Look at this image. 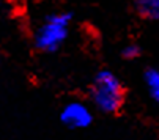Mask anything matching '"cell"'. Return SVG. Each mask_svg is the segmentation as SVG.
I'll return each instance as SVG.
<instances>
[{"mask_svg":"<svg viewBox=\"0 0 159 140\" xmlns=\"http://www.w3.org/2000/svg\"><path fill=\"white\" fill-rule=\"evenodd\" d=\"M90 96H92L93 106L107 115L117 113L125 101V90L123 84L109 69H102V71L96 73L92 82V88H90Z\"/></svg>","mask_w":159,"mask_h":140,"instance_id":"cell-1","label":"cell"},{"mask_svg":"<svg viewBox=\"0 0 159 140\" xmlns=\"http://www.w3.org/2000/svg\"><path fill=\"white\" fill-rule=\"evenodd\" d=\"M71 13H51L43 19L33 35L35 47L41 52L52 54L61 47L70 35Z\"/></svg>","mask_w":159,"mask_h":140,"instance_id":"cell-2","label":"cell"},{"mask_svg":"<svg viewBox=\"0 0 159 140\" xmlns=\"http://www.w3.org/2000/svg\"><path fill=\"white\" fill-rule=\"evenodd\" d=\"M60 121L70 129H85L93 121V112L85 102H68L60 112Z\"/></svg>","mask_w":159,"mask_h":140,"instance_id":"cell-3","label":"cell"},{"mask_svg":"<svg viewBox=\"0 0 159 140\" xmlns=\"http://www.w3.org/2000/svg\"><path fill=\"white\" fill-rule=\"evenodd\" d=\"M135 10L142 17L159 22V0H135Z\"/></svg>","mask_w":159,"mask_h":140,"instance_id":"cell-4","label":"cell"},{"mask_svg":"<svg viewBox=\"0 0 159 140\" xmlns=\"http://www.w3.org/2000/svg\"><path fill=\"white\" fill-rule=\"evenodd\" d=\"M145 84L151 99L159 106V71L157 69H148L145 73Z\"/></svg>","mask_w":159,"mask_h":140,"instance_id":"cell-5","label":"cell"},{"mask_svg":"<svg viewBox=\"0 0 159 140\" xmlns=\"http://www.w3.org/2000/svg\"><path fill=\"white\" fill-rule=\"evenodd\" d=\"M121 55L126 58V60H134L140 55V47L137 44H126L123 51H121Z\"/></svg>","mask_w":159,"mask_h":140,"instance_id":"cell-6","label":"cell"},{"mask_svg":"<svg viewBox=\"0 0 159 140\" xmlns=\"http://www.w3.org/2000/svg\"><path fill=\"white\" fill-rule=\"evenodd\" d=\"M13 2H20V0H13Z\"/></svg>","mask_w":159,"mask_h":140,"instance_id":"cell-7","label":"cell"}]
</instances>
